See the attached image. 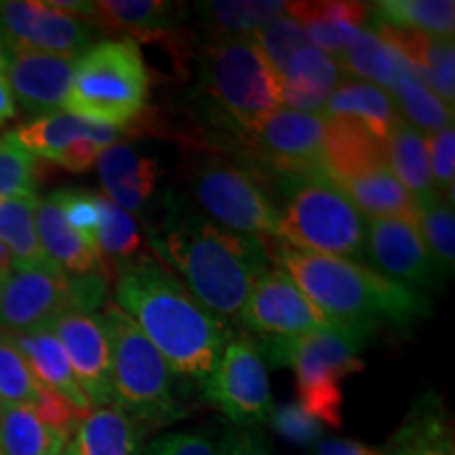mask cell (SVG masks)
Returning a JSON list of instances; mask_svg holds the SVG:
<instances>
[{"label": "cell", "instance_id": "ffe728a7", "mask_svg": "<svg viewBox=\"0 0 455 455\" xmlns=\"http://www.w3.org/2000/svg\"><path fill=\"white\" fill-rule=\"evenodd\" d=\"M371 28L396 51L415 76L453 110L455 101V44L453 38H435L419 32L373 24Z\"/></svg>", "mask_w": 455, "mask_h": 455}, {"label": "cell", "instance_id": "c3c4849f", "mask_svg": "<svg viewBox=\"0 0 455 455\" xmlns=\"http://www.w3.org/2000/svg\"><path fill=\"white\" fill-rule=\"evenodd\" d=\"M312 455H392V451L388 447H373L352 439H323Z\"/></svg>", "mask_w": 455, "mask_h": 455}, {"label": "cell", "instance_id": "5b68a950", "mask_svg": "<svg viewBox=\"0 0 455 455\" xmlns=\"http://www.w3.org/2000/svg\"><path fill=\"white\" fill-rule=\"evenodd\" d=\"M281 241L295 249L365 264L367 220L325 171L266 180Z\"/></svg>", "mask_w": 455, "mask_h": 455}, {"label": "cell", "instance_id": "8fae6325", "mask_svg": "<svg viewBox=\"0 0 455 455\" xmlns=\"http://www.w3.org/2000/svg\"><path fill=\"white\" fill-rule=\"evenodd\" d=\"M327 116L323 112L278 110L236 148L235 155L264 181L275 175L325 171ZM327 173V171H325Z\"/></svg>", "mask_w": 455, "mask_h": 455}, {"label": "cell", "instance_id": "bcb514c9", "mask_svg": "<svg viewBox=\"0 0 455 455\" xmlns=\"http://www.w3.org/2000/svg\"><path fill=\"white\" fill-rule=\"evenodd\" d=\"M268 422L283 439L299 447H316L323 441V424L301 409L298 403L272 407Z\"/></svg>", "mask_w": 455, "mask_h": 455}, {"label": "cell", "instance_id": "5bb4252c", "mask_svg": "<svg viewBox=\"0 0 455 455\" xmlns=\"http://www.w3.org/2000/svg\"><path fill=\"white\" fill-rule=\"evenodd\" d=\"M95 28L57 11L49 0H0V43L7 49L81 57L93 47Z\"/></svg>", "mask_w": 455, "mask_h": 455}, {"label": "cell", "instance_id": "db71d44e", "mask_svg": "<svg viewBox=\"0 0 455 455\" xmlns=\"http://www.w3.org/2000/svg\"><path fill=\"white\" fill-rule=\"evenodd\" d=\"M3 409H4V405H3V401H0V413H3Z\"/></svg>", "mask_w": 455, "mask_h": 455}, {"label": "cell", "instance_id": "681fc988", "mask_svg": "<svg viewBox=\"0 0 455 455\" xmlns=\"http://www.w3.org/2000/svg\"><path fill=\"white\" fill-rule=\"evenodd\" d=\"M230 455H272L270 443L259 430L243 428L235 432Z\"/></svg>", "mask_w": 455, "mask_h": 455}, {"label": "cell", "instance_id": "e0dca14e", "mask_svg": "<svg viewBox=\"0 0 455 455\" xmlns=\"http://www.w3.org/2000/svg\"><path fill=\"white\" fill-rule=\"evenodd\" d=\"M7 83L15 110L41 118L60 112L70 91L76 57L7 49Z\"/></svg>", "mask_w": 455, "mask_h": 455}, {"label": "cell", "instance_id": "ee69618b", "mask_svg": "<svg viewBox=\"0 0 455 455\" xmlns=\"http://www.w3.org/2000/svg\"><path fill=\"white\" fill-rule=\"evenodd\" d=\"M428 144V158H430V173L435 181L436 195H439L447 204L455 201V129L453 124L436 131V133L426 135Z\"/></svg>", "mask_w": 455, "mask_h": 455}, {"label": "cell", "instance_id": "f907efd6", "mask_svg": "<svg viewBox=\"0 0 455 455\" xmlns=\"http://www.w3.org/2000/svg\"><path fill=\"white\" fill-rule=\"evenodd\" d=\"M15 114L17 110L7 83V53H4L3 43H0V124L15 118Z\"/></svg>", "mask_w": 455, "mask_h": 455}, {"label": "cell", "instance_id": "2e32d148", "mask_svg": "<svg viewBox=\"0 0 455 455\" xmlns=\"http://www.w3.org/2000/svg\"><path fill=\"white\" fill-rule=\"evenodd\" d=\"M51 331L64 346L76 382L91 407H112V350L100 312H70L55 321Z\"/></svg>", "mask_w": 455, "mask_h": 455}, {"label": "cell", "instance_id": "d6986e66", "mask_svg": "<svg viewBox=\"0 0 455 455\" xmlns=\"http://www.w3.org/2000/svg\"><path fill=\"white\" fill-rule=\"evenodd\" d=\"M284 13L298 21L312 47L335 60L367 28L369 4L356 0H306L287 3Z\"/></svg>", "mask_w": 455, "mask_h": 455}, {"label": "cell", "instance_id": "74e56055", "mask_svg": "<svg viewBox=\"0 0 455 455\" xmlns=\"http://www.w3.org/2000/svg\"><path fill=\"white\" fill-rule=\"evenodd\" d=\"M395 100L398 116L422 133H436V131L453 124V110L436 98L426 84L415 76L409 64L398 74L395 87L390 91Z\"/></svg>", "mask_w": 455, "mask_h": 455}, {"label": "cell", "instance_id": "7bdbcfd3", "mask_svg": "<svg viewBox=\"0 0 455 455\" xmlns=\"http://www.w3.org/2000/svg\"><path fill=\"white\" fill-rule=\"evenodd\" d=\"M235 432L186 430L167 432L148 445L146 455H230Z\"/></svg>", "mask_w": 455, "mask_h": 455}, {"label": "cell", "instance_id": "7a4b0ae2", "mask_svg": "<svg viewBox=\"0 0 455 455\" xmlns=\"http://www.w3.org/2000/svg\"><path fill=\"white\" fill-rule=\"evenodd\" d=\"M114 299L161 352L171 371L201 386L212 378L230 329L198 304L186 284L155 255H144L116 272Z\"/></svg>", "mask_w": 455, "mask_h": 455}, {"label": "cell", "instance_id": "ba28073f", "mask_svg": "<svg viewBox=\"0 0 455 455\" xmlns=\"http://www.w3.org/2000/svg\"><path fill=\"white\" fill-rule=\"evenodd\" d=\"M150 70L140 44L106 38L76 60L66 112L106 127H129L146 110Z\"/></svg>", "mask_w": 455, "mask_h": 455}, {"label": "cell", "instance_id": "d6a6232c", "mask_svg": "<svg viewBox=\"0 0 455 455\" xmlns=\"http://www.w3.org/2000/svg\"><path fill=\"white\" fill-rule=\"evenodd\" d=\"M388 449L392 455H455L447 411L436 396H424L409 413Z\"/></svg>", "mask_w": 455, "mask_h": 455}, {"label": "cell", "instance_id": "44dd1931", "mask_svg": "<svg viewBox=\"0 0 455 455\" xmlns=\"http://www.w3.org/2000/svg\"><path fill=\"white\" fill-rule=\"evenodd\" d=\"M13 133L17 141L30 155L51 163H55L64 152H68L74 144H78L83 140H91L100 148H108L121 141V138H129L127 127H106V124H98L84 121L81 116H74V114L66 110L34 118L32 123L21 124Z\"/></svg>", "mask_w": 455, "mask_h": 455}, {"label": "cell", "instance_id": "277c9868", "mask_svg": "<svg viewBox=\"0 0 455 455\" xmlns=\"http://www.w3.org/2000/svg\"><path fill=\"white\" fill-rule=\"evenodd\" d=\"M261 241L270 261H276L293 278L329 321L378 331L384 325L411 327L430 316L432 304L426 293L390 281L371 266L304 251L275 238Z\"/></svg>", "mask_w": 455, "mask_h": 455}, {"label": "cell", "instance_id": "f35d334b", "mask_svg": "<svg viewBox=\"0 0 455 455\" xmlns=\"http://www.w3.org/2000/svg\"><path fill=\"white\" fill-rule=\"evenodd\" d=\"M418 228L424 238L432 261L439 275L451 276L455 268V213L451 204L443 198H432L428 203L418 204Z\"/></svg>", "mask_w": 455, "mask_h": 455}, {"label": "cell", "instance_id": "7c38bea8", "mask_svg": "<svg viewBox=\"0 0 455 455\" xmlns=\"http://www.w3.org/2000/svg\"><path fill=\"white\" fill-rule=\"evenodd\" d=\"M204 401L218 407L238 428L268 422L272 392L259 344L249 333L230 335L212 378L203 384Z\"/></svg>", "mask_w": 455, "mask_h": 455}, {"label": "cell", "instance_id": "f6af8a7d", "mask_svg": "<svg viewBox=\"0 0 455 455\" xmlns=\"http://www.w3.org/2000/svg\"><path fill=\"white\" fill-rule=\"evenodd\" d=\"M57 203H60L64 218L70 228L81 235L84 241L95 244V235L100 226V209L98 196L93 192L78 190V188H61V190L51 192ZM98 247V244H95Z\"/></svg>", "mask_w": 455, "mask_h": 455}, {"label": "cell", "instance_id": "83f0119b", "mask_svg": "<svg viewBox=\"0 0 455 455\" xmlns=\"http://www.w3.org/2000/svg\"><path fill=\"white\" fill-rule=\"evenodd\" d=\"M386 155H388L390 171L413 196L415 207L432 198H441L432 181L428 144L422 131L398 118L386 140Z\"/></svg>", "mask_w": 455, "mask_h": 455}, {"label": "cell", "instance_id": "e575fe53", "mask_svg": "<svg viewBox=\"0 0 455 455\" xmlns=\"http://www.w3.org/2000/svg\"><path fill=\"white\" fill-rule=\"evenodd\" d=\"M38 196H20L0 201V243L13 253L17 270L51 268L55 266L43 251L36 235ZM60 268V266H57Z\"/></svg>", "mask_w": 455, "mask_h": 455}, {"label": "cell", "instance_id": "7dc6e473", "mask_svg": "<svg viewBox=\"0 0 455 455\" xmlns=\"http://www.w3.org/2000/svg\"><path fill=\"white\" fill-rule=\"evenodd\" d=\"M30 409L44 426H49L51 430L68 436V439L76 432V428L84 419V415H87L81 411V409L74 407L66 396L60 395V392L51 390L43 384L38 386L36 401H34V405Z\"/></svg>", "mask_w": 455, "mask_h": 455}, {"label": "cell", "instance_id": "ac0fdd59", "mask_svg": "<svg viewBox=\"0 0 455 455\" xmlns=\"http://www.w3.org/2000/svg\"><path fill=\"white\" fill-rule=\"evenodd\" d=\"M95 164L108 201L129 215H144L161 180L158 158L140 155L133 146L116 141L101 150Z\"/></svg>", "mask_w": 455, "mask_h": 455}, {"label": "cell", "instance_id": "d4e9b609", "mask_svg": "<svg viewBox=\"0 0 455 455\" xmlns=\"http://www.w3.org/2000/svg\"><path fill=\"white\" fill-rule=\"evenodd\" d=\"M278 81L283 106L298 112H321L341 83V70L331 55L308 44L289 60Z\"/></svg>", "mask_w": 455, "mask_h": 455}, {"label": "cell", "instance_id": "9c48e42d", "mask_svg": "<svg viewBox=\"0 0 455 455\" xmlns=\"http://www.w3.org/2000/svg\"><path fill=\"white\" fill-rule=\"evenodd\" d=\"M104 325L112 350L114 407L144 428H161L181 415L175 373L161 352L116 304H106Z\"/></svg>", "mask_w": 455, "mask_h": 455}, {"label": "cell", "instance_id": "f546056e", "mask_svg": "<svg viewBox=\"0 0 455 455\" xmlns=\"http://www.w3.org/2000/svg\"><path fill=\"white\" fill-rule=\"evenodd\" d=\"M323 110L329 118H355L382 140H388L392 127L401 118L390 93L363 81H341Z\"/></svg>", "mask_w": 455, "mask_h": 455}, {"label": "cell", "instance_id": "7402d4cb", "mask_svg": "<svg viewBox=\"0 0 455 455\" xmlns=\"http://www.w3.org/2000/svg\"><path fill=\"white\" fill-rule=\"evenodd\" d=\"M34 221H36V235L38 241H41L43 251L47 253V258L53 261L55 266H60L66 275H104L108 281H112L98 247L91 244L89 241H84L74 228H70V224H68L64 218L60 203L55 201L53 195L43 198V201L38 198Z\"/></svg>", "mask_w": 455, "mask_h": 455}, {"label": "cell", "instance_id": "b9f144b4", "mask_svg": "<svg viewBox=\"0 0 455 455\" xmlns=\"http://www.w3.org/2000/svg\"><path fill=\"white\" fill-rule=\"evenodd\" d=\"M251 43L258 47V51L268 61L272 72L281 78L284 68H287L289 60L301 51L308 47L310 41L306 36V32L301 30V26L293 17L287 13L278 15L276 20H272L268 26H264L251 36Z\"/></svg>", "mask_w": 455, "mask_h": 455}, {"label": "cell", "instance_id": "f1b7e54d", "mask_svg": "<svg viewBox=\"0 0 455 455\" xmlns=\"http://www.w3.org/2000/svg\"><path fill=\"white\" fill-rule=\"evenodd\" d=\"M352 204L363 213V218L382 220V218H409L415 220L418 207L413 196L405 190V186L395 178L390 167L369 171V173L355 175V178L335 181Z\"/></svg>", "mask_w": 455, "mask_h": 455}, {"label": "cell", "instance_id": "ab89813d", "mask_svg": "<svg viewBox=\"0 0 455 455\" xmlns=\"http://www.w3.org/2000/svg\"><path fill=\"white\" fill-rule=\"evenodd\" d=\"M38 382L11 333L0 329V401L4 407H28L36 401Z\"/></svg>", "mask_w": 455, "mask_h": 455}, {"label": "cell", "instance_id": "52a82bcc", "mask_svg": "<svg viewBox=\"0 0 455 455\" xmlns=\"http://www.w3.org/2000/svg\"><path fill=\"white\" fill-rule=\"evenodd\" d=\"M181 180L188 196L215 226L253 238L281 241L275 203L258 173L235 152L186 150Z\"/></svg>", "mask_w": 455, "mask_h": 455}, {"label": "cell", "instance_id": "1f68e13d", "mask_svg": "<svg viewBox=\"0 0 455 455\" xmlns=\"http://www.w3.org/2000/svg\"><path fill=\"white\" fill-rule=\"evenodd\" d=\"M369 20L373 24L419 32L435 38H453L455 3L453 0H379L369 4Z\"/></svg>", "mask_w": 455, "mask_h": 455}, {"label": "cell", "instance_id": "f5cc1de1", "mask_svg": "<svg viewBox=\"0 0 455 455\" xmlns=\"http://www.w3.org/2000/svg\"><path fill=\"white\" fill-rule=\"evenodd\" d=\"M61 455H76V453H74V449H72L70 445H68V447H66V451L61 453Z\"/></svg>", "mask_w": 455, "mask_h": 455}, {"label": "cell", "instance_id": "9a60e30c", "mask_svg": "<svg viewBox=\"0 0 455 455\" xmlns=\"http://www.w3.org/2000/svg\"><path fill=\"white\" fill-rule=\"evenodd\" d=\"M365 253L375 272L403 287L418 293L441 287L443 276L426 249L418 220H367Z\"/></svg>", "mask_w": 455, "mask_h": 455}, {"label": "cell", "instance_id": "d590c367", "mask_svg": "<svg viewBox=\"0 0 455 455\" xmlns=\"http://www.w3.org/2000/svg\"><path fill=\"white\" fill-rule=\"evenodd\" d=\"M95 196H98L100 209V226L98 235H95V244H98V251L101 259H104L108 275L114 278L124 264L140 258L141 247H144V235H141L133 215L123 212L121 207L108 201L104 195Z\"/></svg>", "mask_w": 455, "mask_h": 455}, {"label": "cell", "instance_id": "8d00e7d4", "mask_svg": "<svg viewBox=\"0 0 455 455\" xmlns=\"http://www.w3.org/2000/svg\"><path fill=\"white\" fill-rule=\"evenodd\" d=\"M70 439L51 430L28 407L0 413V455H61Z\"/></svg>", "mask_w": 455, "mask_h": 455}, {"label": "cell", "instance_id": "cb8c5ba5", "mask_svg": "<svg viewBox=\"0 0 455 455\" xmlns=\"http://www.w3.org/2000/svg\"><path fill=\"white\" fill-rule=\"evenodd\" d=\"M184 4L164 0H101L95 3L93 28L123 34L138 44L156 41L163 34L181 28Z\"/></svg>", "mask_w": 455, "mask_h": 455}, {"label": "cell", "instance_id": "8992f818", "mask_svg": "<svg viewBox=\"0 0 455 455\" xmlns=\"http://www.w3.org/2000/svg\"><path fill=\"white\" fill-rule=\"evenodd\" d=\"M373 333L369 327L333 321L295 339L261 346V356L270 367H291L298 405L316 422L338 430L344 424L341 384L348 375L365 369L358 352Z\"/></svg>", "mask_w": 455, "mask_h": 455}, {"label": "cell", "instance_id": "30bf717a", "mask_svg": "<svg viewBox=\"0 0 455 455\" xmlns=\"http://www.w3.org/2000/svg\"><path fill=\"white\" fill-rule=\"evenodd\" d=\"M108 283L104 275L70 276L57 266L15 270L0 287V329L36 331L70 312H95L106 306Z\"/></svg>", "mask_w": 455, "mask_h": 455}, {"label": "cell", "instance_id": "60d3db41", "mask_svg": "<svg viewBox=\"0 0 455 455\" xmlns=\"http://www.w3.org/2000/svg\"><path fill=\"white\" fill-rule=\"evenodd\" d=\"M38 158L30 155L15 133L0 135V201L36 196Z\"/></svg>", "mask_w": 455, "mask_h": 455}, {"label": "cell", "instance_id": "4fadbf2b", "mask_svg": "<svg viewBox=\"0 0 455 455\" xmlns=\"http://www.w3.org/2000/svg\"><path fill=\"white\" fill-rule=\"evenodd\" d=\"M238 323L261 346L295 339L329 325V318L306 298L281 266H270L255 278Z\"/></svg>", "mask_w": 455, "mask_h": 455}, {"label": "cell", "instance_id": "4dcf8cb0", "mask_svg": "<svg viewBox=\"0 0 455 455\" xmlns=\"http://www.w3.org/2000/svg\"><path fill=\"white\" fill-rule=\"evenodd\" d=\"M76 455H141V430L121 409H91L70 445Z\"/></svg>", "mask_w": 455, "mask_h": 455}, {"label": "cell", "instance_id": "484cf974", "mask_svg": "<svg viewBox=\"0 0 455 455\" xmlns=\"http://www.w3.org/2000/svg\"><path fill=\"white\" fill-rule=\"evenodd\" d=\"M11 338H13L21 355L26 356L28 365H30L34 378L38 382L51 390L60 392L61 396H66L74 407L81 409L84 413L93 409L76 382V375L72 371L64 346H61V341L57 339V335L51 329L11 333Z\"/></svg>", "mask_w": 455, "mask_h": 455}, {"label": "cell", "instance_id": "836d02e7", "mask_svg": "<svg viewBox=\"0 0 455 455\" xmlns=\"http://www.w3.org/2000/svg\"><path fill=\"white\" fill-rule=\"evenodd\" d=\"M335 64L341 72H348L363 83L375 84L390 93L407 61L373 28H365L344 53L335 57Z\"/></svg>", "mask_w": 455, "mask_h": 455}, {"label": "cell", "instance_id": "6da1fadb", "mask_svg": "<svg viewBox=\"0 0 455 455\" xmlns=\"http://www.w3.org/2000/svg\"><path fill=\"white\" fill-rule=\"evenodd\" d=\"M148 249L224 325L238 323L255 278L270 268L261 238L224 230L171 196L148 232Z\"/></svg>", "mask_w": 455, "mask_h": 455}, {"label": "cell", "instance_id": "3957f363", "mask_svg": "<svg viewBox=\"0 0 455 455\" xmlns=\"http://www.w3.org/2000/svg\"><path fill=\"white\" fill-rule=\"evenodd\" d=\"M190 121L209 150L235 152L283 110L281 81L251 38L207 41L196 55Z\"/></svg>", "mask_w": 455, "mask_h": 455}, {"label": "cell", "instance_id": "816d5d0a", "mask_svg": "<svg viewBox=\"0 0 455 455\" xmlns=\"http://www.w3.org/2000/svg\"><path fill=\"white\" fill-rule=\"evenodd\" d=\"M15 270H17V266H15L13 253L9 251V247H4V244L0 243V287H3V284L7 283L11 276H13Z\"/></svg>", "mask_w": 455, "mask_h": 455}, {"label": "cell", "instance_id": "603a6c76", "mask_svg": "<svg viewBox=\"0 0 455 455\" xmlns=\"http://www.w3.org/2000/svg\"><path fill=\"white\" fill-rule=\"evenodd\" d=\"M388 167L386 140L355 118H329L325 138V171L333 181Z\"/></svg>", "mask_w": 455, "mask_h": 455}, {"label": "cell", "instance_id": "4316f807", "mask_svg": "<svg viewBox=\"0 0 455 455\" xmlns=\"http://www.w3.org/2000/svg\"><path fill=\"white\" fill-rule=\"evenodd\" d=\"M283 0H207L196 3L195 13L209 41L251 38L284 13Z\"/></svg>", "mask_w": 455, "mask_h": 455}]
</instances>
